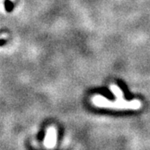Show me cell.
I'll return each instance as SVG.
<instances>
[{"mask_svg": "<svg viewBox=\"0 0 150 150\" xmlns=\"http://www.w3.org/2000/svg\"><path fill=\"white\" fill-rule=\"evenodd\" d=\"M5 8H6V10L8 11V12H10L12 9H13V4L9 2V1H7L5 3Z\"/></svg>", "mask_w": 150, "mask_h": 150, "instance_id": "cell-3", "label": "cell"}, {"mask_svg": "<svg viewBox=\"0 0 150 150\" xmlns=\"http://www.w3.org/2000/svg\"><path fill=\"white\" fill-rule=\"evenodd\" d=\"M92 102L98 107L109 108L116 109H139L142 107V103L139 100L125 101L117 99L115 102H112L101 95H96L92 98Z\"/></svg>", "mask_w": 150, "mask_h": 150, "instance_id": "cell-1", "label": "cell"}, {"mask_svg": "<svg viewBox=\"0 0 150 150\" xmlns=\"http://www.w3.org/2000/svg\"><path fill=\"white\" fill-rule=\"evenodd\" d=\"M5 43V41L4 40H2V39H0V46H2V45H4Z\"/></svg>", "mask_w": 150, "mask_h": 150, "instance_id": "cell-4", "label": "cell"}, {"mask_svg": "<svg viewBox=\"0 0 150 150\" xmlns=\"http://www.w3.org/2000/svg\"><path fill=\"white\" fill-rule=\"evenodd\" d=\"M57 140V132L54 128H49L48 130V133L46 135V138L44 140L45 146L48 148H54L56 144Z\"/></svg>", "mask_w": 150, "mask_h": 150, "instance_id": "cell-2", "label": "cell"}]
</instances>
